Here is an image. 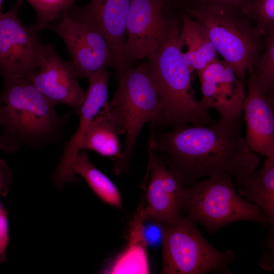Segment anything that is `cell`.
<instances>
[{"label":"cell","mask_w":274,"mask_h":274,"mask_svg":"<svg viewBox=\"0 0 274 274\" xmlns=\"http://www.w3.org/2000/svg\"><path fill=\"white\" fill-rule=\"evenodd\" d=\"M195 223L182 216L172 222L162 223V273L216 272L233 261L234 252L217 250L204 238Z\"/></svg>","instance_id":"7"},{"label":"cell","mask_w":274,"mask_h":274,"mask_svg":"<svg viewBox=\"0 0 274 274\" xmlns=\"http://www.w3.org/2000/svg\"><path fill=\"white\" fill-rule=\"evenodd\" d=\"M205 109H216L220 120L232 122L239 119L246 97L245 82L239 80L231 66L218 58L197 72Z\"/></svg>","instance_id":"11"},{"label":"cell","mask_w":274,"mask_h":274,"mask_svg":"<svg viewBox=\"0 0 274 274\" xmlns=\"http://www.w3.org/2000/svg\"><path fill=\"white\" fill-rule=\"evenodd\" d=\"M164 2V4L165 5L166 3H169L170 2H175L178 0H163Z\"/></svg>","instance_id":"28"},{"label":"cell","mask_w":274,"mask_h":274,"mask_svg":"<svg viewBox=\"0 0 274 274\" xmlns=\"http://www.w3.org/2000/svg\"><path fill=\"white\" fill-rule=\"evenodd\" d=\"M131 0H90L83 7L72 5L66 12L70 17L87 22L102 35L112 50L118 74L130 66L124 47L126 26Z\"/></svg>","instance_id":"14"},{"label":"cell","mask_w":274,"mask_h":274,"mask_svg":"<svg viewBox=\"0 0 274 274\" xmlns=\"http://www.w3.org/2000/svg\"><path fill=\"white\" fill-rule=\"evenodd\" d=\"M118 74L117 89L103 108L117 125L119 133L125 135L122 155L115 169L120 172L128 164L144 125L149 121L160 123L161 106L147 62L128 66Z\"/></svg>","instance_id":"4"},{"label":"cell","mask_w":274,"mask_h":274,"mask_svg":"<svg viewBox=\"0 0 274 274\" xmlns=\"http://www.w3.org/2000/svg\"><path fill=\"white\" fill-rule=\"evenodd\" d=\"M73 170L75 175L81 176L90 188L102 200L117 208L122 207L121 194L114 183L97 169L85 153L79 152L76 157Z\"/></svg>","instance_id":"20"},{"label":"cell","mask_w":274,"mask_h":274,"mask_svg":"<svg viewBox=\"0 0 274 274\" xmlns=\"http://www.w3.org/2000/svg\"><path fill=\"white\" fill-rule=\"evenodd\" d=\"M3 207V206L2 204L1 203V201H0V208H2V207Z\"/></svg>","instance_id":"30"},{"label":"cell","mask_w":274,"mask_h":274,"mask_svg":"<svg viewBox=\"0 0 274 274\" xmlns=\"http://www.w3.org/2000/svg\"><path fill=\"white\" fill-rule=\"evenodd\" d=\"M238 9L216 4L200 3L184 11L204 28L218 54L245 82L260 57V36Z\"/></svg>","instance_id":"5"},{"label":"cell","mask_w":274,"mask_h":274,"mask_svg":"<svg viewBox=\"0 0 274 274\" xmlns=\"http://www.w3.org/2000/svg\"><path fill=\"white\" fill-rule=\"evenodd\" d=\"M246 0H200V3L216 4L239 9Z\"/></svg>","instance_id":"27"},{"label":"cell","mask_w":274,"mask_h":274,"mask_svg":"<svg viewBox=\"0 0 274 274\" xmlns=\"http://www.w3.org/2000/svg\"><path fill=\"white\" fill-rule=\"evenodd\" d=\"M231 179L229 176H217L191 185L186 188L181 210L210 231L238 221L271 224L256 204L239 195Z\"/></svg>","instance_id":"6"},{"label":"cell","mask_w":274,"mask_h":274,"mask_svg":"<svg viewBox=\"0 0 274 274\" xmlns=\"http://www.w3.org/2000/svg\"><path fill=\"white\" fill-rule=\"evenodd\" d=\"M241 126L239 119L182 125L157 139L152 136L149 148L164 155V162L185 184L222 175L237 182L256 170L260 161L243 136Z\"/></svg>","instance_id":"1"},{"label":"cell","mask_w":274,"mask_h":274,"mask_svg":"<svg viewBox=\"0 0 274 274\" xmlns=\"http://www.w3.org/2000/svg\"><path fill=\"white\" fill-rule=\"evenodd\" d=\"M51 28L64 41L78 78H88L107 66L115 67L109 43L89 24L64 12L61 21Z\"/></svg>","instance_id":"10"},{"label":"cell","mask_w":274,"mask_h":274,"mask_svg":"<svg viewBox=\"0 0 274 274\" xmlns=\"http://www.w3.org/2000/svg\"><path fill=\"white\" fill-rule=\"evenodd\" d=\"M182 29L180 40L187 50L182 52V59L193 73L199 72L218 58V52L204 28L197 21L181 11Z\"/></svg>","instance_id":"17"},{"label":"cell","mask_w":274,"mask_h":274,"mask_svg":"<svg viewBox=\"0 0 274 274\" xmlns=\"http://www.w3.org/2000/svg\"><path fill=\"white\" fill-rule=\"evenodd\" d=\"M11 173L7 163L0 159V195L6 196L12 184Z\"/></svg>","instance_id":"26"},{"label":"cell","mask_w":274,"mask_h":274,"mask_svg":"<svg viewBox=\"0 0 274 274\" xmlns=\"http://www.w3.org/2000/svg\"><path fill=\"white\" fill-rule=\"evenodd\" d=\"M150 177L146 203L140 208L146 220L170 223L182 216L181 207L186 188L181 177L149 148Z\"/></svg>","instance_id":"12"},{"label":"cell","mask_w":274,"mask_h":274,"mask_svg":"<svg viewBox=\"0 0 274 274\" xmlns=\"http://www.w3.org/2000/svg\"><path fill=\"white\" fill-rule=\"evenodd\" d=\"M109 271L111 273H148L146 246L129 242L128 247L115 261Z\"/></svg>","instance_id":"22"},{"label":"cell","mask_w":274,"mask_h":274,"mask_svg":"<svg viewBox=\"0 0 274 274\" xmlns=\"http://www.w3.org/2000/svg\"><path fill=\"white\" fill-rule=\"evenodd\" d=\"M238 193L256 204L269 219L274 221V155L266 157L258 170L236 182Z\"/></svg>","instance_id":"18"},{"label":"cell","mask_w":274,"mask_h":274,"mask_svg":"<svg viewBox=\"0 0 274 274\" xmlns=\"http://www.w3.org/2000/svg\"><path fill=\"white\" fill-rule=\"evenodd\" d=\"M35 9L37 15L35 26L41 32L72 6L76 0H26Z\"/></svg>","instance_id":"24"},{"label":"cell","mask_w":274,"mask_h":274,"mask_svg":"<svg viewBox=\"0 0 274 274\" xmlns=\"http://www.w3.org/2000/svg\"><path fill=\"white\" fill-rule=\"evenodd\" d=\"M248 73V94L243 106L246 126L245 140L254 153L270 157L274 155L273 98L262 89L253 70Z\"/></svg>","instance_id":"16"},{"label":"cell","mask_w":274,"mask_h":274,"mask_svg":"<svg viewBox=\"0 0 274 274\" xmlns=\"http://www.w3.org/2000/svg\"><path fill=\"white\" fill-rule=\"evenodd\" d=\"M238 9L255 22L254 27L260 36L274 32V0H246Z\"/></svg>","instance_id":"21"},{"label":"cell","mask_w":274,"mask_h":274,"mask_svg":"<svg viewBox=\"0 0 274 274\" xmlns=\"http://www.w3.org/2000/svg\"><path fill=\"white\" fill-rule=\"evenodd\" d=\"M118 133L117 125L102 108L87 129L81 149L90 150L102 156L116 157L117 161L122 155Z\"/></svg>","instance_id":"19"},{"label":"cell","mask_w":274,"mask_h":274,"mask_svg":"<svg viewBox=\"0 0 274 274\" xmlns=\"http://www.w3.org/2000/svg\"><path fill=\"white\" fill-rule=\"evenodd\" d=\"M87 79L89 86L85 91L84 99L77 111L80 118L79 126L65 145L53 174V183L58 190H61L66 183L78 182L73 166L77 156L82 150L85 132L93 118L108 102L109 73L106 67L97 71Z\"/></svg>","instance_id":"13"},{"label":"cell","mask_w":274,"mask_h":274,"mask_svg":"<svg viewBox=\"0 0 274 274\" xmlns=\"http://www.w3.org/2000/svg\"><path fill=\"white\" fill-rule=\"evenodd\" d=\"M9 241L7 211L0 208V264L6 260V249Z\"/></svg>","instance_id":"25"},{"label":"cell","mask_w":274,"mask_h":274,"mask_svg":"<svg viewBox=\"0 0 274 274\" xmlns=\"http://www.w3.org/2000/svg\"><path fill=\"white\" fill-rule=\"evenodd\" d=\"M163 0H131L124 54L129 66L152 55L178 26L165 17Z\"/></svg>","instance_id":"9"},{"label":"cell","mask_w":274,"mask_h":274,"mask_svg":"<svg viewBox=\"0 0 274 274\" xmlns=\"http://www.w3.org/2000/svg\"><path fill=\"white\" fill-rule=\"evenodd\" d=\"M264 46V52L259 57L253 73L262 89L271 94L274 85V32L267 35Z\"/></svg>","instance_id":"23"},{"label":"cell","mask_w":274,"mask_h":274,"mask_svg":"<svg viewBox=\"0 0 274 274\" xmlns=\"http://www.w3.org/2000/svg\"><path fill=\"white\" fill-rule=\"evenodd\" d=\"M62 118L27 78L5 79L0 95V148L12 153L23 145L52 141L60 133Z\"/></svg>","instance_id":"2"},{"label":"cell","mask_w":274,"mask_h":274,"mask_svg":"<svg viewBox=\"0 0 274 274\" xmlns=\"http://www.w3.org/2000/svg\"><path fill=\"white\" fill-rule=\"evenodd\" d=\"M4 0H0V16L3 14L2 11V6Z\"/></svg>","instance_id":"29"},{"label":"cell","mask_w":274,"mask_h":274,"mask_svg":"<svg viewBox=\"0 0 274 274\" xmlns=\"http://www.w3.org/2000/svg\"><path fill=\"white\" fill-rule=\"evenodd\" d=\"M177 26L152 55L148 64L161 106L160 123L173 128L213 123L192 86V72L182 57L183 44Z\"/></svg>","instance_id":"3"},{"label":"cell","mask_w":274,"mask_h":274,"mask_svg":"<svg viewBox=\"0 0 274 274\" xmlns=\"http://www.w3.org/2000/svg\"><path fill=\"white\" fill-rule=\"evenodd\" d=\"M22 0L0 16V75L4 79L27 78L35 72L51 44H43L35 25H25L18 16Z\"/></svg>","instance_id":"8"},{"label":"cell","mask_w":274,"mask_h":274,"mask_svg":"<svg viewBox=\"0 0 274 274\" xmlns=\"http://www.w3.org/2000/svg\"><path fill=\"white\" fill-rule=\"evenodd\" d=\"M78 78L72 62L61 58L51 44L39 68L26 78L52 105H66L77 112L85 96Z\"/></svg>","instance_id":"15"}]
</instances>
